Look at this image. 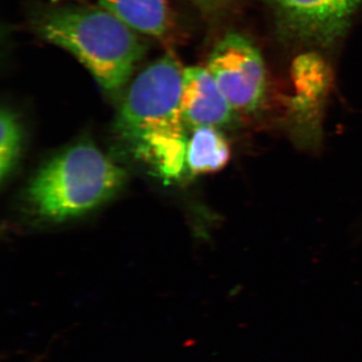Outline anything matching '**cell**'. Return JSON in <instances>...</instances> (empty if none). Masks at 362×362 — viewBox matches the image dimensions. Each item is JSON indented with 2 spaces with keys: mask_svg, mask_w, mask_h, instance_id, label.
<instances>
[{
  "mask_svg": "<svg viewBox=\"0 0 362 362\" xmlns=\"http://www.w3.org/2000/svg\"><path fill=\"white\" fill-rule=\"evenodd\" d=\"M99 6L110 11L140 35L160 39L170 28L168 0H98Z\"/></svg>",
  "mask_w": 362,
  "mask_h": 362,
  "instance_id": "cell-7",
  "label": "cell"
},
{
  "mask_svg": "<svg viewBox=\"0 0 362 362\" xmlns=\"http://www.w3.org/2000/svg\"><path fill=\"white\" fill-rule=\"evenodd\" d=\"M180 107L183 120L192 128L226 125L235 112L206 66L183 70Z\"/></svg>",
  "mask_w": 362,
  "mask_h": 362,
  "instance_id": "cell-6",
  "label": "cell"
},
{
  "mask_svg": "<svg viewBox=\"0 0 362 362\" xmlns=\"http://www.w3.org/2000/svg\"><path fill=\"white\" fill-rule=\"evenodd\" d=\"M183 70L169 52L152 62L130 85L117 120V129L135 156L168 180L180 177L187 166V124L180 107Z\"/></svg>",
  "mask_w": 362,
  "mask_h": 362,
  "instance_id": "cell-1",
  "label": "cell"
},
{
  "mask_svg": "<svg viewBox=\"0 0 362 362\" xmlns=\"http://www.w3.org/2000/svg\"><path fill=\"white\" fill-rule=\"evenodd\" d=\"M279 18L298 37L330 42L349 25L362 0H268Z\"/></svg>",
  "mask_w": 362,
  "mask_h": 362,
  "instance_id": "cell-5",
  "label": "cell"
},
{
  "mask_svg": "<svg viewBox=\"0 0 362 362\" xmlns=\"http://www.w3.org/2000/svg\"><path fill=\"white\" fill-rule=\"evenodd\" d=\"M206 66L235 112L258 110L265 97V64L249 40L228 33L214 47Z\"/></svg>",
  "mask_w": 362,
  "mask_h": 362,
  "instance_id": "cell-4",
  "label": "cell"
},
{
  "mask_svg": "<svg viewBox=\"0 0 362 362\" xmlns=\"http://www.w3.org/2000/svg\"><path fill=\"white\" fill-rule=\"evenodd\" d=\"M126 173L101 150L80 142L54 157L35 176L28 197L40 216L54 221L82 216L108 201Z\"/></svg>",
  "mask_w": 362,
  "mask_h": 362,
  "instance_id": "cell-3",
  "label": "cell"
},
{
  "mask_svg": "<svg viewBox=\"0 0 362 362\" xmlns=\"http://www.w3.org/2000/svg\"><path fill=\"white\" fill-rule=\"evenodd\" d=\"M30 25L45 42L75 57L110 94L127 85L148 47L139 33L101 6L42 7Z\"/></svg>",
  "mask_w": 362,
  "mask_h": 362,
  "instance_id": "cell-2",
  "label": "cell"
},
{
  "mask_svg": "<svg viewBox=\"0 0 362 362\" xmlns=\"http://www.w3.org/2000/svg\"><path fill=\"white\" fill-rule=\"evenodd\" d=\"M199 6L207 7V8H216V7L223 6L228 0H194Z\"/></svg>",
  "mask_w": 362,
  "mask_h": 362,
  "instance_id": "cell-10",
  "label": "cell"
},
{
  "mask_svg": "<svg viewBox=\"0 0 362 362\" xmlns=\"http://www.w3.org/2000/svg\"><path fill=\"white\" fill-rule=\"evenodd\" d=\"M0 180L2 182L13 173L21 153V127L16 116L9 109L0 114Z\"/></svg>",
  "mask_w": 362,
  "mask_h": 362,
  "instance_id": "cell-9",
  "label": "cell"
},
{
  "mask_svg": "<svg viewBox=\"0 0 362 362\" xmlns=\"http://www.w3.org/2000/svg\"><path fill=\"white\" fill-rule=\"evenodd\" d=\"M188 138L187 168L192 175H209L225 168L230 149L225 136L213 126L194 128Z\"/></svg>",
  "mask_w": 362,
  "mask_h": 362,
  "instance_id": "cell-8",
  "label": "cell"
}]
</instances>
